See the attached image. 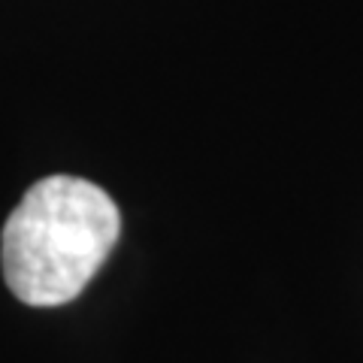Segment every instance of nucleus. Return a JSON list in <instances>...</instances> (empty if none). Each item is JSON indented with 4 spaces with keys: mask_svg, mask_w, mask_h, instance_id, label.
I'll return each mask as SVG.
<instances>
[{
    "mask_svg": "<svg viewBox=\"0 0 363 363\" xmlns=\"http://www.w3.org/2000/svg\"><path fill=\"white\" fill-rule=\"evenodd\" d=\"M121 233V212L100 185L45 176L13 209L0 236L6 288L28 306L76 300L106 264Z\"/></svg>",
    "mask_w": 363,
    "mask_h": 363,
    "instance_id": "f257e3e1",
    "label": "nucleus"
}]
</instances>
